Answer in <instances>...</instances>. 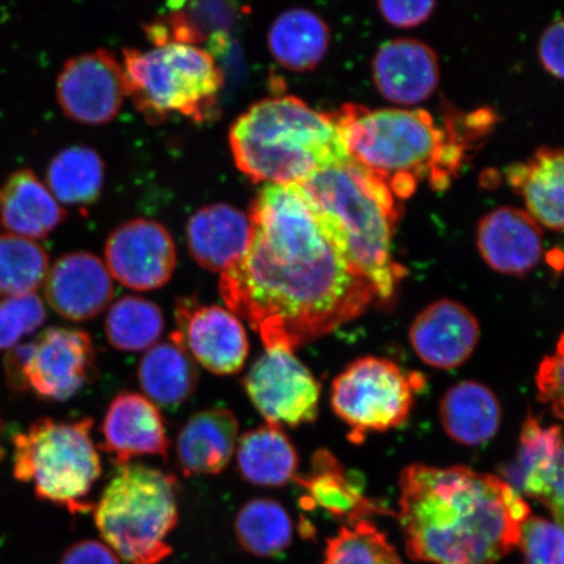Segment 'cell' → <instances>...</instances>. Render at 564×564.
Here are the masks:
<instances>
[{"label": "cell", "mask_w": 564, "mask_h": 564, "mask_svg": "<svg viewBox=\"0 0 564 564\" xmlns=\"http://www.w3.org/2000/svg\"><path fill=\"white\" fill-rule=\"evenodd\" d=\"M249 249L220 276L229 312L265 349L294 351L358 319L378 301L317 224L295 185L267 183L250 210Z\"/></svg>", "instance_id": "1"}, {"label": "cell", "mask_w": 564, "mask_h": 564, "mask_svg": "<svg viewBox=\"0 0 564 564\" xmlns=\"http://www.w3.org/2000/svg\"><path fill=\"white\" fill-rule=\"evenodd\" d=\"M399 485L398 519L415 562L497 564L518 547L531 517L506 479L462 465H409Z\"/></svg>", "instance_id": "2"}, {"label": "cell", "mask_w": 564, "mask_h": 564, "mask_svg": "<svg viewBox=\"0 0 564 564\" xmlns=\"http://www.w3.org/2000/svg\"><path fill=\"white\" fill-rule=\"evenodd\" d=\"M336 250L376 291L392 300L405 268L394 262L392 237L398 223L397 197L383 176L351 160L295 185Z\"/></svg>", "instance_id": "3"}, {"label": "cell", "mask_w": 564, "mask_h": 564, "mask_svg": "<svg viewBox=\"0 0 564 564\" xmlns=\"http://www.w3.org/2000/svg\"><path fill=\"white\" fill-rule=\"evenodd\" d=\"M229 140L239 171L265 185H299L352 160L333 118L292 96L252 105Z\"/></svg>", "instance_id": "4"}, {"label": "cell", "mask_w": 564, "mask_h": 564, "mask_svg": "<svg viewBox=\"0 0 564 564\" xmlns=\"http://www.w3.org/2000/svg\"><path fill=\"white\" fill-rule=\"evenodd\" d=\"M352 160L383 176L394 197L414 193L420 176L448 182L462 148L421 109H377L348 104L329 115Z\"/></svg>", "instance_id": "5"}, {"label": "cell", "mask_w": 564, "mask_h": 564, "mask_svg": "<svg viewBox=\"0 0 564 564\" xmlns=\"http://www.w3.org/2000/svg\"><path fill=\"white\" fill-rule=\"evenodd\" d=\"M175 477L143 464H127L95 506L104 544L130 564H160L173 554L169 535L178 525Z\"/></svg>", "instance_id": "6"}, {"label": "cell", "mask_w": 564, "mask_h": 564, "mask_svg": "<svg viewBox=\"0 0 564 564\" xmlns=\"http://www.w3.org/2000/svg\"><path fill=\"white\" fill-rule=\"evenodd\" d=\"M91 427L90 419L34 422L13 438V476L31 484L41 500L70 513L94 510L87 498L102 468Z\"/></svg>", "instance_id": "7"}, {"label": "cell", "mask_w": 564, "mask_h": 564, "mask_svg": "<svg viewBox=\"0 0 564 564\" xmlns=\"http://www.w3.org/2000/svg\"><path fill=\"white\" fill-rule=\"evenodd\" d=\"M123 68L129 97L148 116L176 111L199 122L208 118L224 87V73L206 48L186 44L127 48Z\"/></svg>", "instance_id": "8"}, {"label": "cell", "mask_w": 564, "mask_h": 564, "mask_svg": "<svg viewBox=\"0 0 564 564\" xmlns=\"http://www.w3.org/2000/svg\"><path fill=\"white\" fill-rule=\"evenodd\" d=\"M413 377L390 359L364 357L334 380L330 405L350 427L351 442L403 426L414 404Z\"/></svg>", "instance_id": "9"}, {"label": "cell", "mask_w": 564, "mask_h": 564, "mask_svg": "<svg viewBox=\"0 0 564 564\" xmlns=\"http://www.w3.org/2000/svg\"><path fill=\"white\" fill-rule=\"evenodd\" d=\"M96 350L86 330L53 327L7 351L6 379L12 391L66 401L95 377Z\"/></svg>", "instance_id": "10"}, {"label": "cell", "mask_w": 564, "mask_h": 564, "mask_svg": "<svg viewBox=\"0 0 564 564\" xmlns=\"http://www.w3.org/2000/svg\"><path fill=\"white\" fill-rule=\"evenodd\" d=\"M243 387L270 425L299 427L319 415L321 384L294 351L265 349L246 373Z\"/></svg>", "instance_id": "11"}, {"label": "cell", "mask_w": 564, "mask_h": 564, "mask_svg": "<svg viewBox=\"0 0 564 564\" xmlns=\"http://www.w3.org/2000/svg\"><path fill=\"white\" fill-rule=\"evenodd\" d=\"M129 97L124 68L111 52L74 56L56 79V100L74 122L100 126L112 121Z\"/></svg>", "instance_id": "12"}, {"label": "cell", "mask_w": 564, "mask_h": 564, "mask_svg": "<svg viewBox=\"0 0 564 564\" xmlns=\"http://www.w3.org/2000/svg\"><path fill=\"white\" fill-rule=\"evenodd\" d=\"M105 260L112 279L132 291L147 292L171 281L176 250L164 225L137 218L111 232L105 246Z\"/></svg>", "instance_id": "13"}, {"label": "cell", "mask_w": 564, "mask_h": 564, "mask_svg": "<svg viewBox=\"0 0 564 564\" xmlns=\"http://www.w3.org/2000/svg\"><path fill=\"white\" fill-rule=\"evenodd\" d=\"M175 323L171 338L181 343L204 369L216 376L241 371L250 345L237 315L220 306H200L183 300L176 305Z\"/></svg>", "instance_id": "14"}, {"label": "cell", "mask_w": 564, "mask_h": 564, "mask_svg": "<svg viewBox=\"0 0 564 564\" xmlns=\"http://www.w3.org/2000/svg\"><path fill=\"white\" fill-rule=\"evenodd\" d=\"M115 279L102 260L87 251L55 260L45 280V299L56 314L70 322L94 319L115 299Z\"/></svg>", "instance_id": "15"}, {"label": "cell", "mask_w": 564, "mask_h": 564, "mask_svg": "<svg viewBox=\"0 0 564 564\" xmlns=\"http://www.w3.org/2000/svg\"><path fill=\"white\" fill-rule=\"evenodd\" d=\"M409 340L423 362L436 369H456L474 355L479 340L477 317L453 300H440L415 316Z\"/></svg>", "instance_id": "16"}, {"label": "cell", "mask_w": 564, "mask_h": 564, "mask_svg": "<svg viewBox=\"0 0 564 564\" xmlns=\"http://www.w3.org/2000/svg\"><path fill=\"white\" fill-rule=\"evenodd\" d=\"M372 76L387 101L419 105L429 100L440 86L438 55L433 47L415 39L387 41L372 61Z\"/></svg>", "instance_id": "17"}, {"label": "cell", "mask_w": 564, "mask_h": 564, "mask_svg": "<svg viewBox=\"0 0 564 564\" xmlns=\"http://www.w3.org/2000/svg\"><path fill=\"white\" fill-rule=\"evenodd\" d=\"M102 448L119 467L132 457L152 455L166 460L169 442L159 406L137 392L117 394L106 411L101 427Z\"/></svg>", "instance_id": "18"}, {"label": "cell", "mask_w": 564, "mask_h": 564, "mask_svg": "<svg viewBox=\"0 0 564 564\" xmlns=\"http://www.w3.org/2000/svg\"><path fill=\"white\" fill-rule=\"evenodd\" d=\"M477 247L492 271L523 276L540 263L544 232L525 210L500 207L479 221Z\"/></svg>", "instance_id": "19"}, {"label": "cell", "mask_w": 564, "mask_h": 564, "mask_svg": "<svg viewBox=\"0 0 564 564\" xmlns=\"http://www.w3.org/2000/svg\"><path fill=\"white\" fill-rule=\"evenodd\" d=\"M187 246L195 262L210 272L223 273L249 249L250 217L230 204L204 207L187 223Z\"/></svg>", "instance_id": "20"}, {"label": "cell", "mask_w": 564, "mask_h": 564, "mask_svg": "<svg viewBox=\"0 0 564 564\" xmlns=\"http://www.w3.org/2000/svg\"><path fill=\"white\" fill-rule=\"evenodd\" d=\"M238 430L230 409L212 408L194 414L176 438L182 474L186 477L221 474L236 453Z\"/></svg>", "instance_id": "21"}, {"label": "cell", "mask_w": 564, "mask_h": 564, "mask_svg": "<svg viewBox=\"0 0 564 564\" xmlns=\"http://www.w3.org/2000/svg\"><path fill=\"white\" fill-rule=\"evenodd\" d=\"M507 181L541 228L564 232V148H541L507 169Z\"/></svg>", "instance_id": "22"}, {"label": "cell", "mask_w": 564, "mask_h": 564, "mask_svg": "<svg viewBox=\"0 0 564 564\" xmlns=\"http://www.w3.org/2000/svg\"><path fill=\"white\" fill-rule=\"evenodd\" d=\"M294 482L307 491L301 499L303 509H323L348 524L366 520L370 514L390 513L364 496L361 486L348 477L341 463L328 449H317L310 475L297 476Z\"/></svg>", "instance_id": "23"}, {"label": "cell", "mask_w": 564, "mask_h": 564, "mask_svg": "<svg viewBox=\"0 0 564 564\" xmlns=\"http://www.w3.org/2000/svg\"><path fill=\"white\" fill-rule=\"evenodd\" d=\"M66 217L46 183L30 169L13 173L0 189V225L10 235L39 241L52 235Z\"/></svg>", "instance_id": "24"}, {"label": "cell", "mask_w": 564, "mask_h": 564, "mask_svg": "<svg viewBox=\"0 0 564 564\" xmlns=\"http://www.w3.org/2000/svg\"><path fill=\"white\" fill-rule=\"evenodd\" d=\"M440 414L444 432L451 440L464 446H481L497 435L502 405L490 388L465 380L444 394Z\"/></svg>", "instance_id": "25"}, {"label": "cell", "mask_w": 564, "mask_h": 564, "mask_svg": "<svg viewBox=\"0 0 564 564\" xmlns=\"http://www.w3.org/2000/svg\"><path fill=\"white\" fill-rule=\"evenodd\" d=\"M237 464L247 482L278 488L297 477L300 457L284 430L267 423L239 440Z\"/></svg>", "instance_id": "26"}, {"label": "cell", "mask_w": 564, "mask_h": 564, "mask_svg": "<svg viewBox=\"0 0 564 564\" xmlns=\"http://www.w3.org/2000/svg\"><path fill=\"white\" fill-rule=\"evenodd\" d=\"M138 378L145 398L154 405L174 409L192 398L197 384V369L186 348L171 338L145 352Z\"/></svg>", "instance_id": "27"}, {"label": "cell", "mask_w": 564, "mask_h": 564, "mask_svg": "<svg viewBox=\"0 0 564 564\" xmlns=\"http://www.w3.org/2000/svg\"><path fill=\"white\" fill-rule=\"evenodd\" d=\"M329 40L326 21L303 9L282 12L268 32L273 58L294 73H306L319 66L328 52Z\"/></svg>", "instance_id": "28"}, {"label": "cell", "mask_w": 564, "mask_h": 564, "mask_svg": "<svg viewBox=\"0 0 564 564\" xmlns=\"http://www.w3.org/2000/svg\"><path fill=\"white\" fill-rule=\"evenodd\" d=\"M169 15L147 26V34L156 46L166 44L194 45L210 35L229 33L242 17V6L230 2H172Z\"/></svg>", "instance_id": "29"}, {"label": "cell", "mask_w": 564, "mask_h": 564, "mask_svg": "<svg viewBox=\"0 0 564 564\" xmlns=\"http://www.w3.org/2000/svg\"><path fill=\"white\" fill-rule=\"evenodd\" d=\"M564 440L558 425H542L539 420L529 417L521 429L517 464L509 475V482L520 496L545 499L552 485L554 468L558 460Z\"/></svg>", "instance_id": "30"}, {"label": "cell", "mask_w": 564, "mask_h": 564, "mask_svg": "<svg viewBox=\"0 0 564 564\" xmlns=\"http://www.w3.org/2000/svg\"><path fill=\"white\" fill-rule=\"evenodd\" d=\"M105 181L104 161L89 147H68L48 162L46 186L65 206H86L100 197Z\"/></svg>", "instance_id": "31"}, {"label": "cell", "mask_w": 564, "mask_h": 564, "mask_svg": "<svg viewBox=\"0 0 564 564\" xmlns=\"http://www.w3.org/2000/svg\"><path fill=\"white\" fill-rule=\"evenodd\" d=\"M235 532L246 553L273 558L292 545L293 521L278 500L257 498L237 513Z\"/></svg>", "instance_id": "32"}, {"label": "cell", "mask_w": 564, "mask_h": 564, "mask_svg": "<svg viewBox=\"0 0 564 564\" xmlns=\"http://www.w3.org/2000/svg\"><path fill=\"white\" fill-rule=\"evenodd\" d=\"M164 329V314L156 303L135 295L112 303L105 321V334L111 347L123 351L150 350Z\"/></svg>", "instance_id": "33"}, {"label": "cell", "mask_w": 564, "mask_h": 564, "mask_svg": "<svg viewBox=\"0 0 564 564\" xmlns=\"http://www.w3.org/2000/svg\"><path fill=\"white\" fill-rule=\"evenodd\" d=\"M48 270L44 246L10 232L0 235V299L37 292Z\"/></svg>", "instance_id": "34"}, {"label": "cell", "mask_w": 564, "mask_h": 564, "mask_svg": "<svg viewBox=\"0 0 564 564\" xmlns=\"http://www.w3.org/2000/svg\"><path fill=\"white\" fill-rule=\"evenodd\" d=\"M322 564H403L397 549L369 520L344 525L328 539Z\"/></svg>", "instance_id": "35"}, {"label": "cell", "mask_w": 564, "mask_h": 564, "mask_svg": "<svg viewBox=\"0 0 564 564\" xmlns=\"http://www.w3.org/2000/svg\"><path fill=\"white\" fill-rule=\"evenodd\" d=\"M46 307L37 293L0 299V350H11L44 326Z\"/></svg>", "instance_id": "36"}, {"label": "cell", "mask_w": 564, "mask_h": 564, "mask_svg": "<svg viewBox=\"0 0 564 564\" xmlns=\"http://www.w3.org/2000/svg\"><path fill=\"white\" fill-rule=\"evenodd\" d=\"M518 547L523 564H564V527L531 514L521 528Z\"/></svg>", "instance_id": "37"}, {"label": "cell", "mask_w": 564, "mask_h": 564, "mask_svg": "<svg viewBox=\"0 0 564 564\" xmlns=\"http://www.w3.org/2000/svg\"><path fill=\"white\" fill-rule=\"evenodd\" d=\"M535 386L541 403L552 409L556 419L564 421V333L553 355L542 359Z\"/></svg>", "instance_id": "38"}, {"label": "cell", "mask_w": 564, "mask_h": 564, "mask_svg": "<svg viewBox=\"0 0 564 564\" xmlns=\"http://www.w3.org/2000/svg\"><path fill=\"white\" fill-rule=\"evenodd\" d=\"M436 3L434 0H408V2H393L382 0L378 3L380 15L388 24L398 28L419 26L432 18Z\"/></svg>", "instance_id": "39"}, {"label": "cell", "mask_w": 564, "mask_h": 564, "mask_svg": "<svg viewBox=\"0 0 564 564\" xmlns=\"http://www.w3.org/2000/svg\"><path fill=\"white\" fill-rule=\"evenodd\" d=\"M539 58L546 73L564 82V18L554 21L542 33Z\"/></svg>", "instance_id": "40"}, {"label": "cell", "mask_w": 564, "mask_h": 564, "mask_svg": "<svg viewBox=\"0 0 564 564\" xmlns=\"http://www.w3.org/2000/svg\"><path fill=\"white\" fill-rule=\"evenodd\" d=\"M59 564H121V560L104 542L83 540L66 550Z\"/></svg>", "instance_id": "41"}, {"label": "cell", "mask_w": 564, "mask_h": 564, "mask_svg": "<svg viewBox=\"0 0 564 564\" xmlns=\"http://www.w3.org/2000/svg\"><path fill=\"white\" fill-rule=\"evenodd\" d=\"M541 503L553 513L555 523L564 527V440L555 464L552 485Z\"/></svg>", "instance_id": "42"}, {"label": "cell", "mask_w": 564, "mask_h": 564, "mask_svg": "<svg viewBox=\"0 0 564 564\" xmlns=\"http://www.w3.org/2000/svg\"><path fill=\"white\" fill-rule=\"evenodd\" d=\"M0 438H2V419H0ZM4 456V449L2 446H0V462H2V458Z\"/></svg>", "instance_id": "43"}]
</instances>
